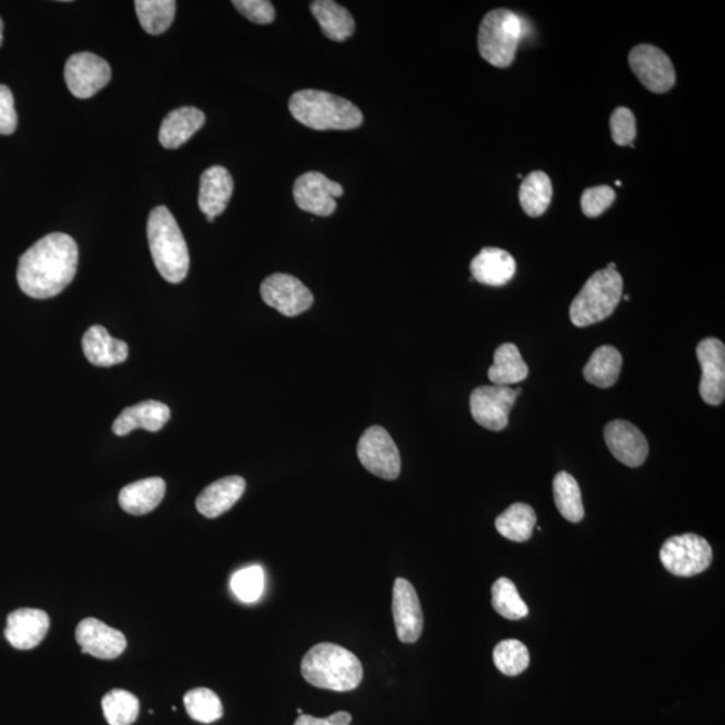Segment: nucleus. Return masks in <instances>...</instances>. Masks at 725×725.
Returning a JSON list of instances; mask_svg holds the SVG:
<instances>
[{"mask_svg":"<svg viewBox=\"0 0 725 725\" xmlns=\"http://www.w3.org/2000/svg\"><path fill=\"white\" fill-rule=\"evenodd\" d=\"M524 34L522 17L513 11L507 9L490 11L479 25V55L496 68L511 67Z\"/></svg>","mask_w":725,"mask_h":725,"instance_id":"nucleus-6","label":"nucleus"},{"mask_svg":"<svg viewBox=\"0 0 725 725\" xmlns=\"http://www.w3.org/2000/svg\"><path fill=\"white\" fill-rule=\"evenodd\" d=\"M233 5L257 25H269L276 17V10L269 0H234Z\"/></svg>","mask_w":725,"mask_h":725,"instance_id":"nucleus-40","label":"nucleus"},{"mask_svg":"<svg viewBox=\"0 0 725 725\" xmlns=\"http://www.w3.org/2000/svg\"><path fill=\"white\" fill-rule=\"evenodd\" d=\"M50 628L48 614L39 609H17L8 617L5 639L17 651H32L45 640Z\"/></svg>","mask_w":725,"mask_h":725,"instance_id":"nucleus-18","label":"nucleus"},{"mask_svg":"<svg viewBox=\"0 0 725 725\" xmlns=\"http://www.w3.org/2000/svg\"><path fill=\"white\" fill-rule=\"evenodd\" d=\"M696 355L700 361V395L706 405H722L725 397V347L715 337H706L699 343Z\"/></svg>","mask_w":725,"mask_h":725,"instance_id":"nucleus-14","label":"nucleus"},{"mask_svg":"<svg viewBox=\"0 0 725 725\" xmlns=\"http://www.w3.org/2000/svg\"><path fill=\"white\" fill-rule=\"evenodd\" d=\"M17 116L13 92L0 85V134H11L16 130Z\"/></svg>","mask_w":725,"mask_h":725,"instance_id":"nucleus-41","label":"nucleus"},{"mask_svg":"<svg viewBox=\"0 0 725 725\" xmlns=\"http://www.w3.org/2000/svg\"><path fill=\"white\" fill-rule=\"evenodd\" d=\"M514 393H516V396H520L523 393V389L519 388L516 391H514Z\"/></svg>","mask_w":725,"mask_h":725,"instance_id":"nucleus-44","label":"nucleus"},{"mask_svg":"<svg viewBox=\"0 0 725 725\" xmlns=\"http://www.w3.org/2000/svg\"><path fill=\"white\" fill-rule=\"evenodd\" d=\"M530 376V368L514 344L506 343L496 349L494 365L488 378L496 385H510L523 382Z\"/></svg>","mask_w":725,"mask_h":725,"instance_id":"nucleus-27","label":"nucleus"},{"mask_svg":"<svg viewBox=\"0 0 725 725\" xmlns=\"http://www.w3.org/2000/svg\"><path fill=\"white\" fill-rule=\"evenodd\" d=\"M622 362V355L617 348L611 346L596 348L584 367V379L596 388L609 389L618 382Z\"/></svg>","mask_w":725,"mask_h":725,"instance_id":"nucleus-28","label":"nucleus"},{"mask_svg":"<svg viewBox=\"0 0 725 725\" xmlns=\"http://www.w3.org/2000/svg\"><path fill=\"white\" fill-rule=\"evenodd\" d=\"M554 499L561 516L571 523L582 522L584 508L581 488L570 473L559 472L554 478Z\"/></svg>","mask_w":725,"mask_h":725,"instance_id":"nucleus-31","label":"nucleus"},{"mask_svg":"<svg viewBox=\"0 0 725 725\" xmlns=\"http://www.w3.org/2000/svg\"><path fill=\"white\" fill-rule=\"evenodd\" d=\"M311 11L326 38L344 43L355 33V21L349 11L333 0H316Z\"/></svg>","mask_w":725,"mask_h":725,"instance_id":"nucleus-26","label":"nucleus"},{"mask_svg":"<svg viewBox=\"0 0 725 725\" xmlns=\"http://www.w3.org/2000/svg\"><path fill=\"white\" fill-rule=\"evenodd\" d=\"M166 495V483L161 477L139 479L120 490L119 502L122 510L134 516L147 514L159 507Z\"/></svg>","mask_w":725,"mask_h":725,"instance_id":"nucleus-25","label":"nucleus"},{"mask_svg":"<svg viewBox=\"0 0 725 725\" xmlns=\"http://www.w3.org/2000/svg\"><path fill=\"white\" fill-rule=\"evenodd\" d=\"M496 668L506 676H519L530 666V652L523 642L506 640L497 643L494 651Z\"/></svg>","mask_w":725,"mask_h":725,"instance_id":"nucleus-36","label":"nucleus"},{"mask_svg":"<svg viewBox=\"0 0 725 725\" xmlns=\"http://www.w3.org/2000/svg\"><path fill=\"white\" fill-rule=\"evenodd\" d=\"M516 261L507 250L485 248L471 262L472 278L488 286H504L516 274Z\"/></svg>","mask_w":725,"mask_h":725,"instance_id":"nucleus-21","label":"nucleus"},{"mask_svg":"<svg viewBox=\"0 0 725 725\" xmlns=\"http://www.w3.org/2000/svg\"><path fill=\"white\" fill-rule=\"evenodd\" d=\"M152 259L162 277L179 284L190 269V254L175 216L165 206L152 210L147 225Z\"/></svg>","mask_w":725,"mask_h":725,"instance_id":"nucleus-4","label":"nucleus"},{"mask_svg":"<svg viewBox=\"0 0 725 725\" xmlns=\"http://www.w3.org/2000/svg\"><path fill=\"white\" fill-rule=\"evenodd\" d=\"M261 297L266 306L286 318H295L313 306L312 292L290 274L274 273L261 284Z\"/></svg>","mask_w":725,"mask_h":725,"instance_id":"nucleus-9","label":"nucleus"},{"mask_svg":"<svg viewBox=\"0 0 725 725\" xmlns=\"http://www.w3.org/2000/svg\"><path fill=\"white\" fill-rule=\"evenodd\" d=\"M536 522L534 508L516 502L496 519V530L508 540L523 543L531 539Z\"/></svg>","mask_w":725,"mask_h":725,"instance_id":"nucleus-30","label":"nucleus"},{"mask_svg":"<svg viewBox=\"0 0 725 725\" xmlns=\"http://www.w3.org/2000/svg\"><path fill=\"white\" fill-rule=\"evenodd\" d=\"M298 715H304L301 710H297Z\"/></svg>","mask_w":725,"mask_h":725,"instance_id":"nucleus-46","label":"nucleus"},{"mask_svg":"<svg viewBox=\"0 0 725 725\" xmlns=\"http://www.w3.org/2000/svg\"><path fill=\"white\" fill-rule=\"evenodd\" d=\"M83 349L87 361L97 367L121 365L130 354L128 344L110 336L102 325H93L85 332Z\"/></svg>","mask_w":725,"mask_h":725,"instance_id":"nucleus-23","label":"nucleus"},{"mask_svg":"<svg viewBox=\"0 0 725 725\" xmlns=\"http://www.w3.org/2000/svg\"><path fill=\"white\" fill-rule=\"evenodd\" d=\"M79 266V247L68 234L52 233L25 251L16 280L23 294L38 300L60 295Z\"/></svg>","mask_w":725,"mask_h":725,"instance_id":"nucleus-1","label":"nucleus"},{"mask_svg":"<svg viewBox=\"0 0 725 725\" xmlns=\"http://www.w3.org/2000/svg\"><path fill=\"white\" fill-rule=\"evenodd\" d=\"M350 722H353V715H350L349 712L341 711L323 718L311 715H300L295 722V725H350Z\"/></svg>","mask_w":725,"mask_h":725,"instance_id":"nucleus-42","label":"nucleus"},{"mask_svg":"<svg viewBox=\"0 0 725 725\" xmlns=\"http://www.w3.org/2000/svg\"><path fill=\"white\" fill-rule=\"evenodd\" d=\"M604 436L607 448L623 465L639 467L646 461L649 454L646 437L628 420H611L606 425Z\"/></svg>","mask_w":725,"mask_h":725,"instance_id":"nucleus-17","label":"nucleus"},{"mask_svg":"<svg viewBox=\"0 0 725 725\" xmlns=\"http://www.w3.org/2000/svg\"><path fill=\"white\" fill-rule=\"evenodd\" d=\"M140 25L152 35H159L173 25L177 2L174 0H136L134 2Z\"/></svg>","mask_w":725,"mask_h":725,"instance_id":"nucleus-32","label":"nucleus"},{"mask_svg":"<svg viewBox=\"0 0 725 725\" xmlns=\"http://www.w3.org/2000/svg\"><path fill=\"white\" fill-rule=\"evenodd\" d=\"M616 191L609 186L590 187L581 198V207L589 218H596L606 212L616 201Z\"/></svg>","mask_w":725,"mask_h":725,"instance_id":"nucleus-38","label":"nucleus"},{"mask_svg":"<svg viewBox=\"0 0 725 725\" xmlns=\"http://www.w3.org/2000/svg\"><path fill=\"white\" fill-rule=\"evenodd\" d=\"M622 292L623 280L618 271L606 268L595 272L571 302L572 324L584 329L606 320L621 302Z\"/></svg>","mask_w":725,"mask_h":725,"instance_id":"nucleus-5","label":"nucleus"},{"mask_svg":"<svg viewBox=\"0 0 725 725\" xmlns=\"http://www.w3.org/2000/svg\"><path fill=\"white\" fill-rule=\"evenodd\" d=\"M230 587L233 594L245 604L259 601L264 594L265 572L260 566L241 569L233 575Z\"/></svg>","mask_w":725,"mask_h":725,"instance_id":"nucleus-37","label":"nucleus"},{"mask_svg":"<svg viewBox=\"0 0 725 725\" xmlns=\"http://www.w3.org/2000/svg\"><path fill=\"white\" fill-rule=\"evenodd\" d=\"M712 558L710 543L694 534L670 537L659 551L661 563L666 571L681 578L699 575L710 569Z\"/></svg>","mask_w":725,"mask_h":725,"instance_id":"nucleus-7","label":"nucleus"},{"mask_svg":"<svg viewBox=\"0 0 725 725\" xmlns=\"http://www.w3.org/2000/svg\"><path fill=\"white\" fill-rule=\"evenodd\" d=\"M611 138L619 147L633 144L637 138V124L634 114L630 109L619 107L610 117Z\"/></svg>","mask_w":725,"mask_h":725,"instance_id":"nucleus-39","label":"nucleus"},{"mask_svg":"<svg viewBox=\"0 0 725 725\" xmlns=\"http://www.w3.org/2000/svg\"><path fill=\"white\" fill-rule=\"evenodd\" d=\"M623 300H625V301H629V300H630V296H629V295H625V296H623Z\"/></svg>","mask_w":725,"mask_h":725,"instance_id":"nucleus-45","label":"nucleus"},{"mask_svg":"<svg viewBox=\"0 0 725 725\" xmlns=\"http://www.w3.org/2000/svg\"><path fill=\"white\" fill-rule=\"evenodd\" d=\"M75 640L81 652L102 659L117 658L127 649L126 635L96 618H86L79 623Z\"/></svg>","mask_w":725,"mask_h":725,"instance_id":"nucleus-16","label":"nucleus"},{"mask_svg":"<svg viewBox=\"0 0 725 725\" xmlns=\"http://www.w3.org/2000/svg\"><path fill=\"white\" fill-rule=\"evenodd\" d=\"M358 457L372 475L395 479L401 475V454L393 438L382 426H371L360 437Z\"/></svg>","mask_w":725,"mask_h":725,"instance_id":"nucleus-8","label":"nucleus"},{"mask_svg":"<svg viewBox=\"0 0 725 725\" xmlns=\"http://www.w3.org/2000/svg\"><path fill=\"white\" fill-rule=\"evenodd\" d=\"M185 706L192 721L202 724L218 722L224 716L219 696L209 688H195L185 696Z\"/></svg>","mask_w":725,"mask_h":725,"instance_id":"nucleus-33","label":"nucleus"},{"mask_svg":"<svg viewBox=\"0 0 725 725\" xmlns=\"http://www.w3.org/2000/svg\"><path fill=\"white\" fill-rule=\"evenodd\" d=\"M393 617L397 639L414 643L424 631V613L417 592L406 579H395L393 590Z\"/></svg>","mask_w":725,"mask_h":725,"instance_id":"nucleus-15","label":"nucleus"},{"mask_svg":"<svg viewBox=\"0 0 725 725\" xmlns=\"http://www.w3.org/2000/svg\"><path fill=\"white\" fill-rule=\"evenodd\" d=\"M301 674L316 688L349 692L360 686L362 665L346 647L321 642L304 656Z\"/></svg>","mask_w":725,"mask_h":725,"instance_id":"nucleus-2","label":"nucleus"},{"mask_svg":"<svg viewBox=\"0 0 725 725\" xmlns=\"http://www.w3.org/2000/svg\"><path fill=\"white\" fill-rule=\"evenodd\" d=\"M516 397L508 385H482L471 395L472 417L485 429L504 430Z\"/></svg>","mask_w":725,"mask_h":725,"instance_id":"nucleus-10","label":"nucleus"},{"mask_svg":"<svg viewBox=\"0 0 725 725\" xmlns=\"http://www.w3.org/2000/svg\"><path fill=\"white\" fill-rule=\"evenodd\" d=\"M552 183L548 175L543 171H534L524 178L520 186V204L525 214L536 218L547 212L552 201Z\"/></svg>","mask_w":725,"mask_h":725,"instance_id":"nucleus-29","label":"nucleus"},{"mask_svg":"<svg viewBox=\"0 0 725 725\" xmlns=\"http://www.w3.org/2000/svg\"><path fill=\"white\" fill-rule=\"evenodd\" d=\"M102 706L109 725H131L136 722L140 711L136 696L124 689H114L105 694Z\"/></svg>","mask_w":725,"mask_h":725,"instance_id":"nucleus-34","label":"nucleus"},{"mask_svg":"<svg viewBox=\"0 0 725 725\" xmlns=\"http://www.w3.org/2000/svg\"><path fill=\"white\" fill-rule=\"evenodd\" d=\"M343 194L342 185L316 171L301 175L294 186V197L298 209L319 216H330L335 213L336 199Z\"/></svg>","mask_w":725,"mask_h":725,"instance_id":"nucleus-13","label":"nucleus"},{"mask_svg":"<svg viewBox=\"0 0 725 725\" xmlns=\"http://www.w3.org/2000/svg\"><path fill=\"white\" fill-rule=\"evenodd\" d=\"M292 116L314 131H349L362 124V114L355 104L329 92L298 91L289 99Z\"/></svg>","mask_w":725,"mask_h":725,"instance_id":"nucleus-3","label":"nucleus"},{"mask_svg":"<svg viewBox=\"0 0 725 725\" xmlns=\"http://www.w3.org/2000/svg\"><path fill=\"white\" fill-rule=\"evenodd\" d=\"M112 70L104 58L93 52H78L66 67L68 90L74 97L91 98L109 84Z\"/></svg>","mask_w":725,"mask_h":725,"instance_id":"nucleus-12","label":"nucleus"},{"mask_svg":"<svg viewBox=\"0 0 725 725\" xmlns=\"http://www.w3.org/2000/svg\"><path fill=\"white\" fill-rule=\"evenodd\" d=\"M169 418L171 411L165 403L144 401L127 407L115 420L112 431L119 437L128 436L138 429L156 432L165 428Z\"/></svg>","mask_w":725,"mask_h":725,"instance_id":"nucleus-20","label":"nucleus"},{"mask_svg":"<svg viewBox=\"0 0 725 725\" xmlns=\"http://www.w3.org/2000/svg\"><path fill=\"white\" fill-rule=\"evenodd\" d=\"M233 192L234 180L225 167H210L202 174L198 204L209 222H214L215 216L224 214Z\"/></svg>","mask_w":725,"mask_h":725,"instance_id":"nucleus-19","label":"nucleus"},{"mask_svg":"<svg viewBox=\"0 0 725 725\" xmlns=\"http://www.w3.org/2000/svg\"><path fill=\"white\" fill-rule=\"evenodd\" d=\"M247 489V482L239 476H229L210 484L197 499V510L204 518L215 519L231 510Z\"/></svg>","mask_w":725,"mask_h":725,"instance_id":"nucleus-22","label":"nucleus"},{"mask_svg":"<svg viewBox=\"0 0 725 725\" xmlns=\"http://www.w3.org/2000/svg\"><path fill=\"white\" fill-rule=\"evenodd\" d=\"M492 606L495 611L510 621H519L528 616V606L518 592L511 579L500 578L492 587Z\"/></svg>","mask_w":725,"mask_h":725,"instance_id":"nucleus-35","label":"nucleus"},{"mask_svg":"<svg viewBox=\"0 0 725 725\" xmlns=\"http://www.w3.org/2000/svg\"><path fill=\"white\" fill-rule=\"evenodd\" d=\"M3 44V22L0 20V46Z\"/></svg>","mask_w":725,"mask_h":725,"instance_id":"nucleus-43","label":"nucleus"},{"mask_svg":"<svg viewBox=\"0 0 725 725\" xmlns=\"http://www.w3.org/2000/svg\"><path fill=\"white\" fill-rule=\"evenodd\" d=\"M206 121V116L195 107H181L173 110L163 120L159 142L167 150H177L194 136Z\"/></svg>","mask_w":725,"mask_h":725,"instance_id":"nucleus-24","label":"nucleus"},{"mask_svg":"<svg viewBox=\"0 0 725 725\" xmlns=\"http://www.w3.org/2000/svg\"><path fill=\"white\" fill-rule=\"evenodd\" d=\"M631 70L640 83L653 93H666L676 84V70L670 58L656 46L639 45L629 55Z\"/></svg>","mask_w":725,"mask_h":725,"instance_id":"nucleus-11","label":"nucleus"}]
</instances>
